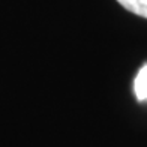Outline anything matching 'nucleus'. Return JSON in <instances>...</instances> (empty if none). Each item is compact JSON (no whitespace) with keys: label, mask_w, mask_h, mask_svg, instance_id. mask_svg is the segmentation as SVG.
<instances>
[{"label":"nucleus","mask_w":147,"mask_h":147,"mask_svg":"<svg viewBox=\"0 0 147 147\" xmlns=\"http://www.w3.org/2000/svg\"><path fill=\"white\" fill-rule=\"evenodd\" d=\"M134 92L140 102L147 101V65L138 71L135 81H134Z\"/></svg>","instance_id":"obj_1"},{"label":"nucleus","mask_w":147,"mask_h":147,"mask_svg":"<svg viewBox=\"0 0 147 147\" xmlns=\"http://www.w3.org/2000/svg\"><path fill=\"white\" fill-rule=\"evenodd\" d=\"M117 2L132 14L147 18V0H117Z\"/></svg>","instance_id":"obj_2"}]
</instances>
